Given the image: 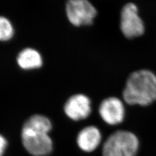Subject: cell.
Masks as SVG:
<instances>
[{
	"mask_svg": "<svg viewBox=\"0 0 156 156\" xmlns=\"http://www.w3.org/2000/svg\"><path fill=\"white\" fill-rule=\"evenodd\" d=\"M123 100L129 105L149 106L156 101V75L147 69L132 73L123 91Z\"/></svg>",
	"mask_w": 156,
	"mask_h": 156,
	"instance_id": "cell-1",
	"label": "cell"
},
{
	"mask_svg": "<svg viewBox=\"0 0 156 156\" xmlns=\"http://www.w3.org/2000/svg\"><path fill=\"white\" fill-rule=\"evenodd\" d=\"M51 124L42 115H34L25 122L22 131L23 144L32 155L45 156L50 154L53 143L48 135Z\"/></svg>",
	"mask_w": 156,
	"mask_h": 156,
	"instance_id": "cell-2",
	"label": "cell"
},
{
	"mask_svg": "<svg viewBox=\"0 0 156 156\" xmlns=\"http://www.w3.org/2000/svg\"><path fill=\"white\" fill-rule=\"evenodd\" d=\"M140 148V141L135 134L126 130H118L105 141L102 156H136Z\"/></svg>",
	"mask_w": 156,
	"mask_h": 156,
	"instance_id": "cell-3",
	"label": "cell"
},
{
	"mask_svg": "<svg viewBox=\"0 0 156 156\" xmlns=\"http://www.w3.org/2000/svg\"><path fill=\"white\" fill-rule=\"evenodd\" d=\"M67 17L75 26L93 24L97 11L89 0H68L66 5Z\"/></svg>",
	"mask_w": 156,
	"mask_h": 156,
	"instance_id": "cell-4",
	"label": "cell"
},
{
	"mask_svg": "<svg viewBox=\"0 0 156 156\" xmlns=\"http://www.w3.org/2000/svg\"><path fill=\"white\" fill-rule=\"evenodd\" d=\"M120 27L125 37L132 39L145 33V24L138 13V8L134 3L123 6L120 13Z\"/></svg>",
	"mask_w": 156,
	"mask_h": 156,
	"instance_id": "cell-5",
	"label": "cell"
},
{
	"mask_svg": "<svg viewBox=\"0 0 156 156\" xmlns=\"http://www.w3.org/2000/svg\"><path fill=\"white\" fill-rule=\"evenodd\" d=\"M98 112L102 120L110 126L121 124L126 115L123 101L115 97H108L102 101L99 106Z\"/></svg>",
	"mask_w": 156,
	"mask_h": 156,
	"instance_id": "cell-6",
	"label": "cell"
},
{
	"mask_svg": "<svg viewBox=\"0 0 156 156\" xmlns=\"http://www.w3.org/2000/svg\"><path fill=\"white\" fill-rule=\"evenodd\" d=\"M67 116L75 121L84 120L91 113V102L89 98L82 94L70 97L64 106Z\"/></svg>",
	"mask_w": 156,
	"mask_h": 156,
	"instance_id": "cell-7",
	"label": "cell"
},
{
	"mask_svg": "<svg viewBox=\"0 0 156 156\" xmlns=\"http://www.w3.org/2000/svg\"><path fill=\"white\" fill-rule=\"evenodd\" d=\"M101 141L100 130L94 126H90L82 129L77 137L78 146L86 152L94 151L100 146Z\"/></svg>",
	"mask_w": 156,
	"mask_h": 156,
	"instance_id": "cell-8",
	"label": "cell"
},
{
	"mask_svg": "<svg viewBox=\"0 0 156 156\" xmlns=\"http://www.w3.org/2000/svg\"><path fill=\"white\" fill-rule=\"evenodd\" d=\"M19 66L24 69L38 68L42 65V58L39 52L32 48L22 50L17 56Z\"/></svg>",
	"mask_w": 156,
	"mask_h": 156,
	"instance_id": "cell-9",
	"label": "cell"
},
{
	"mask_svg": "<svg viewBox=\"0 0 156 156\" xmlns=\"http://www.w3.org/2000/svg\"><path fill=\"white\" fill-rule=\"evenodd\" d=\"M14 30L11 23L4 17H0V41H6L11 39Z\"/></svg>",
	"mask_w": 156,
	"mask_h": 156,
	"instance_id": "cell-10",
	"label": "cell"
},
{
	"mask_svg": "<svg viewBox=\"0 0 156 156\" xmlns=\"http://www.w3.org/2000/svg\"><path fill=\"white\" fill-rule=\"evenodd\" d=\"M7 142L5 139L0 135V156H2L5 150Z\"/></svg>",
	"mask_w": 156,
	"mask_h": 156,
	"instance_id": "cell-11",
	"label": "cell"
}]
</instances>
